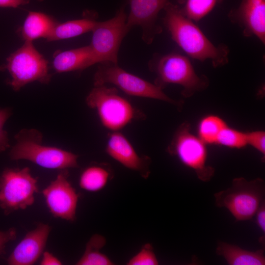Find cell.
I'll return each mask as SVG.
<instances>
[{
    "instance_id": "7402d4cb",
    "label": "cell",
    "mask_w": 265,
    "mask_h": 265,
    "mask_svg": "<svg viewBox=\"0 0 265 265\" xmlns=\"http://www.w3.org/2000/svg\"><path fill=\"white\" fill-rule=\"evenodd\" d=\"M228 124L220 116L209 114L199 121L198 136L207 145H216L218 135Z\"/></svg>"
},
{
    "instance_id": "ffe728a7",
    "label": "cell",
    "mask_w": 265,
    "mask_h": 265,
    "mask_svg": "<svg viewBox=\"0 0 265 265\" xmlns=\"http://www.w3.org/2000/svg\"><path fill=\"white\" fill-rule=\"evenodd\" d=\"M110 176V171L105 166H90L81 173L79 185L82 189L86 191H98L105 187Z\"/></svg>"
},
{
    "instance_id": "5b68a950",
    "label": "cell",
    "mask_w": 265,
    "mask_h": 265,
    "mask_svg": "<svg viewBox=\"0 0 265 265\" xmlns=\"http://www.w3.org/2000/svg\"><path fill=\"white\" fill-rule=\"evenodd\" d=\"M265 184L261 178H234L229 188L214 194L215 205L227 209L236 221L252 218L265 201Z\"/></svg>"
},
{
    "instance_id": "ba28073f",
    "label": "cell",
    "mask_w": 265,
    "mask_h": 265,
    "mask_svg": "<svg viewBox=\"0 0 265 265\" xmlns=\"http://www.w3.org/2000/svg\"><path fill=\"white\" fill-rule=\"evenodd\" d=\"M206 144L190 131V124L185 122L176 130L167 147V152L176 157L187 167L193 170L201 181H210L214 168L207 165L208 150Z\"/></svg>"
},
{
    "instance_id": "52a82bcc",
    "label": "cell",
    "mask_w": 265,
    "mask_h": 265,
    "mask_svg": "<svg viewBox=\"0 0 265 265\" xmlns=\"http://www.w3.org/2000/svg\"><path fill=\"white\" fill-rule=\"evenodd\" d=\"M125 6L112 18L97 22L92 30L89 67L96 63L118 64V54L121 42L129 30L126 26Z\"/></svg>"
},
{
    "instance_id": "277c9868",
    "label": "cell",
    "mask_w": 265,
    "mask_h": 265,
    "mask_svg": "<svg viewBox=\"0 0 265 265\" xmlns=\"http://www.w3.org/2000/svg\"><path fill=\"white\" fill-rule=\"evenodd\" d=\"M85 101L89 107L96 110L104 128L111 132L120 131L133 120L145 117L115 87L94 86Z\"/></svg>"
},
{
    "instance_id": "d6986e66",
    "label": "cell",
    "mask_w": 265,
    "mask_h": 265,
    "mask_svg": "<svg viewBox=\"0 0 265 265\" xmlns=\"http://www.w3.org/2000/svg\"><path fill=\"white\" fill-rule=\"evenodd\" d=\"M95 14L88 11L83 18L59 23L46 38L48 41H55L75 37L91 31L97 22Z\"/></svg>"
},
{
    "instance_id": "4dcf8cb0",
    "label": "cell",
    "mask_w": 265,
    "mask_h": 265,
    "mask_svg": "<svg viewBox=\"0 0 265 265\" xmlns=\"http://www.w3.org/2000/svg\"><path fill=\"white\" fill-rule=\"evenodd\" d=\"M30 0H0V7L17 8L28 4Z\"/></svg>"
},
{
    "instance_id": "4fadbf2b",
    "label": "cell",
    "mask_w": 265,
    "mask_h": 265,
    "mask_svg": "<svg viewBox=\"0 0 265 265\" xmlns=\"http://www.w3.org/2000/svg\"><path fill=\"white\" fill-rule=\"evenodd\" d=\"M228 16L231 22L240 27L244 36H255L265 44V0H241Z\"/></svg>"
},
{
    "instance_id": "ac0fdd59",
    "label": "cell",
    "mask_w": 265,
    "mask_h": 265,
    "mask_svg": "<svg viewBox=\"0 0 265 265\" xmlns=\"http://www.w3.org/2000/svg\"><path fill=\"white\" fill-rule=\"evenodd\" d=\"M91 50L89 45L58 53L53 65L56 72L82 71L89 67Z\"/></svg>"
},
{
    "instance_id": "cb8c5ba5",
    "label": "cell",
    "mask_w": 265,
    "mask_h": 265,
    "mask_svg": "<svg viewBox=\"0 0 265 265\" xmlns=\"http://www.w3.org/2000/svg\"><path fill=\"white\" fill-rule=\"evenodd\" d=\"M216 145L231 149L243 148L247 145L246 132L227 125L220 132Z\"/></svg>"
},
{
    "instance_id": "7a4b0ae2",
    "label": "cell",
    "mask_w": 265,
    "mask_h": 265,
    "mask_svg": "<svg viewBox=\"0 0 265 265\" xmlns=\"http://www.w3.org/2000/svg\"><path fill=\"white\" fill-rule=\"evenodd\" d=\"M148 66L156 75L155 85L162 90L169 84L179 85L185 98L206 89L209 85L208 78L198 75L189 59L177 53L156 54Z\"/></svg>"
},
{
    "instance_id": "f1b7e54d",
    "label": "cell",
    "mask_w": 265,
    "mask_h": 265,
    "mask_svg": "<svg viewBox=\"0 0 265 265\" xmlns=\"http://www.w3.org/2000/svg\"><path fill=\"white\" fill-rule=\"evenodd\" d=\"M256 223L262 233H265V201H264L257 211L255 215Z\"/></svg>"
},
{
    "instance_id": "d4e9b609",
    "label": "cell",
    "mask_w": 265,
    "mask_h": 265,
    "mask_svg": "<svg viewBox=\"0 0 265 265\" xmlns=\"http://www.w3.org/2000/svg\"><path fill=\"white\" fill-rule=\"evenodd\" d=\"M127 265H158L159 261L152 245L147 243L126 264Z\"/></svg>"
},
{
    "instance_id": "8992f818",
    "label": "cell",
    "mask_w": 265,
    "mask_h": 265,
    "mask_svg": "<svg viewBox=\"0 0 265 265\" xmlns=\"http://www.w3.org/2000/svg\"><path fill=\"white\" fill-rule=\"evenodd\" d=\"M0 70L10 74L11 79L7 83L15 91L32 82L48 84L52 77L48 60L36 50L33 42L25 41L6 58V63L0 66Z\"/></svg>"
},
{
    "instance_id": "484cf974",
    "label": "cell",
    "mask_w": 265,
    "mask_h": 265,
    "mask_svg": "<svg viewBox=\"0 0 265 265\" xmlns=\"http://www.w3.org/2000/svg\"><path fill=\"white\" fill-rule=\"evenodd\" d=\"M247 145H250L259 152L265 158V132L263 131H254L246 132Z\"/></svg>"
},
{
    "instance_id": "1f68e13d",
    "label": "cell",
    "mask_w": 265,
    "mask_h": 265,
    "mask_svg": "<svg viewBox=\"0 0 265 265\" xmlns=\"http://www.w3.org/2000/svg\"><path fill=\"white\" fill-rule=\"evenodd\" d=\"M38 0L39 1H43V0Z\"/></svg>"
},
{
    "instance_id": "9c48e42d",
    "label": "cell",
    "mask_w": 265,
    "mask_h": 265,
    "mask_svg": "<svg viewBox=\"0 0 265 265\" xmlns=\"http://www.w3.org/2000/svg\"><path fill=\"white\" fill-rule=\"evenodd\" d=\"M94 86L112 84L128 95L160 100L180 109L183 102L168 96L162 89L128 72L118 64H100L93 78Z\"/></svg>"
},
{
    "instance_id": "44dd1931",
    "label": "cell",
    "mask_w": 265,
    "mask_h": 265,
    "mask_svg": "<svg viewBox=\"0 0 265 265\" xmlns=\"http://www.w3.org/2000/svg\"><path fill=\"white\" fill-rule=\"evenodd\" d=\"M106 239L100 235H93L86 244L85 251L77 265H112L113 263L100 250L105 245Z\"/></svg>"
},
{
    "instance_id": "7c38bea8",
    "label": "cell",
    "mask_w": 265,
    "mask_h": 265,
    "mask_svg": "<svg viewBox=\"0 0 265 265\" xmlns=\"http://www.w3.org/2000/svg\"><path fill=\"white\" fill-rule=\"evenodd\" d=\"M168 0H130V12L126 21L129 30L134 26L142 29V38L147 44L153 41L161 33V27L157 24L158 15Z\"/></svg>"
},
{
    "instance_id": "4316f807",
    "label": "cell",
    "mask_w": 265,
    "mask_h": 265,
    "mask_svg": "<svg viewBox=\"0 0 265 265\" xmlns=\"http://www.w3.org/2000/svg\"><path fill=\"white\" fill-rule=\"evenodd\" d=\"M11 114V110L9 108L0 109V153L10 147L7 132L3 127Z\"/></svg>"
},
{
    "instance_id": "2e32d148",
    "label": "cell",
    "mask_w": 265,
    "mask_h": 265,
    "mask_svg": "<svg viewBox=\"0 0 265 265\" xmlns=\"http://www.w3.org/2000/svg\"><path fill=\"white\" fill-rule=\"evenodd\" d=\"M58 23L49 15L29 11L19 32L24 42H33L40 38L46 39Z\"/></svg>"
},
{
    "instance_id": "f546056e",
    "label": "cell",
    "mask_w": 265,
    "mask_h": 265,
    "mask_svg": "<svg viewBox=\"0 0 265 265\" xmlns=\"http://www.w3.org/2000/svg\"><path fill=\"white\" fill-rule=\"evenodd\" d=\"M41 265H60L61 262L54 256L48 251L43 253V257L40 263Z\"/></svg>"
},
{
    "instance_id": "30bf717a",
    "label": "cell",
    "mask_w": 265,
    "mask_h": 265,
    "mask_svg": "<svg viewBox=\"0 0 265 265\" xmlns=\"http://www.w3.org/2000/svg\"><path fill=\"white\" fill-rule=\"evenodd\" d=\"M37 179L28 167L6 168L0 175V209L5 215L26 209L38 192Z\"/></svg>"
},
{
    "instance_id": "8fae6325",
    "label": "cell",
    "mask_w": 265,
    "mask_h": 265,
    "mask_svg": "<svg viewBox=\"0 0 265 265\" xmlns=\"http://www.w3.org/2000/svg\"><path fill=\"white\" fill-rule=\"evenodd\" d=\"M67 169H62L42 193L52 215L68 221L76 219L79 195L68 180Z\"/></svg>"
},
{
    "instance_id": "9a60e30c",
    "label": "cell",
    "mask_w": 265,
    "mask_h": 265,
    "mask_svg": "<svg viewBox=\"0 0 265 265\" xmlns=\"http://www.w3.org/2000/svg\"><path fill=\"white\" fill-rule=\"evenodd\" d=\"M51 230L46 224L39 223L28 232L6 259L9 265H31L43 253Z\"/></svg>"
},
{
    "instance_id": "6da1fadb",
    "label": "cell",
    "mask_w": 265,
    "mask_h": 265,
    "mask_svg": "<svg viewBox=\"0 0 265 265\" xmlns=\"http://www.w3.org/2000/svg\"><path fill=\"white\" fill-rule=\"evenodd\" d=\"M163 9V23L171 38L188 56L200 61L209 60L214 68L228 63L227 46L214 45L195 22L181 13L177 5L168 1Z\"/></svg>"
},
{
    "instance_id": "603a6c76",
    "label": "cell",
    "mask_w": 265,
    "mask_h": 265,
    "mask_svg": "<svg viewBox=\"0 0 265 265\" xmlns=\"http://www.w3.org/2000/svg\"><path fill=\"white\" fill-rule=\"evenodd\" d=\"M181 13L196 23L207 15L223 0H177Z\"/></svg>"
},
{
    "instance_id": "83f0119b",
    "label": "cell",
    "mask_w": 265,
    "mask_h": 265,
    "mask_svg": "<svg viewBox=\"0 0 265 265\" xmlns=\"http://www.w3.org/2000/svg\"><path fill=\"white\" fill-rule=\"evenodd\" d=\"M16 237V230L14 227L0 231V256L4 253L6 245L9 242L14 240Z\"/></svg>"
},
{
    "instance_id": "e0dca14e",
    "label": "cell",
    "mask_w": 265,
    "mask_h": 265,
    "mask_svg": "<svg viewBox=\"0 0 265 265\" xmlns=\"http://www.w3.org/2000/svg\"><path fill=\"white\" fill-rule=\"evenodd\" d=\"M265 250L249 251L234 244L219 241L216 248L217 255L224 258L229 265H264Z\"/></svg>"
},
{
    "instance_id": "3957f363",
    "label": "cell",
    "mask_w": 265,
    "mask_h": 265,
    "mask_svg": "<svg viewBox=\"0 0 265 265\" xmlns=\"http://www.w3.org/2000/svg\"><path fill=\"white\" fill-rule=\"evenodd\" d=\"M43 136L36 129L21 130L15 136V145L11 148V160L26 159L48 169L77 168L78 156L59 148L42 144Z\"/></svg>"
},
{
    "instance_id": "5bb4252c",
    "label": "cell",
    "mask_w": 265,
    "mask_h": 265,
    "mask_svg": "<svg viewBox=\"0 0 265 265\" xmlns=\"http://www.w3.org/2000/svg\"><path fill=\"white\" fill-rule=\"evenodd\" d=\"M105 151L111 158L126 168L136 171L146 179L150 174V159L147 156H140L122 133L111 132L108 134Z\"/></svg>"
}]
</instances>
